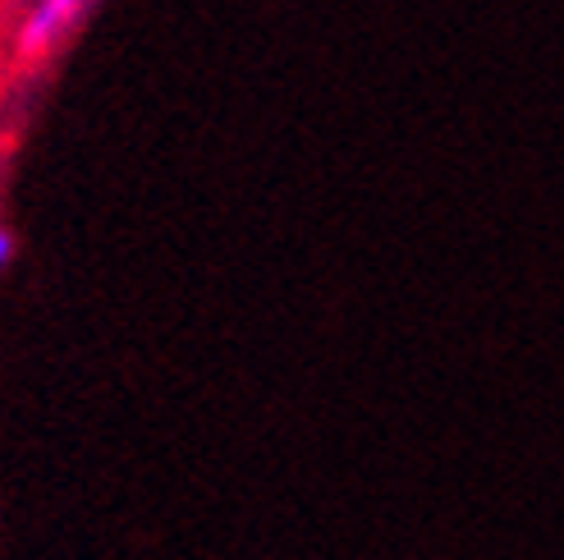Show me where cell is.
<instances>
[{
	"label": "cell",
	"instance_id": "1",
	"mask_svg": "<svg viewBox=\"0 0 564 560\" xmlns=\"http://www.w3.org/2000/svg\"><path fill=\"white\" fill-rule=\"evenodd\" d=\"M97 6L101 0H33L14 28V55L28 65L51 61V55L93 19Z\"/></svg>",
	"mask_w": 564,
	"mask_h": 560
},
{
	"label": "cell",
	"instance_id": "2",
	"mask_svg": "<svg viewBox=\"0 0 564 560\" xmlns=\"http://www.w3.org/2000/svg\"><path fill=\"white\" fill-rule=\"evenodd\" d=\"M14 248H19V244H14V230L6 226V220H0V271L14 262Z\"/></svg>",
	"mask_w": 564,
	"mask_h": 560
}]
</instances>
